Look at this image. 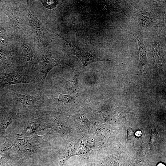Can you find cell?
I'll return each instance as SVG.
<instances>
[{
	"label": "cell",
	"mask_w": 166,
	"mask_h": 166,
	"mask_svg": "<svg viewBox=\"0 0 166 166\" xmlns=\"http://www.w3.org/2000/svg\"><path fill=\"white\" fill-rule=\"evenodd\" d=\"M35 55L38 64L37 79L38 82L42 85L49 72L57 65L64 64L73 69L72 62L66 56H60L56 53L45 51L37 52Z\"/></svg>",
	"instance_id": "6da1fadb"
},
{
	"label": "cell",
	"mask_w": 166,
	"mask_h": 166,
	"mask_svg": "<svg viewBox=\"0 0 166 166\" xmlns=\"http://www.w3.org/2000/svg\"><path fill=\"white\" fill-rule=\"evenodd\" d=\"M37 82L35 73L20 65H13L5 73L0 74V87L2 88L18 84H33Z\"/></svg>",
	"instance_id": "7a4b0ae2"
},
{
	"label": "cell",
	"mask_w": 166,
	"mask_h": 166,
	"mask_svg": "<svg viewBox=\"0 0 166 166\" xmlns=\"http://www.w3.org/2000/svg\"><path fill=\"white\" fill-rule=\"evenodd\" d=\"M69 45L70 47V54L77 56L81 60L84 66H86L94 62L100 61H108L105 57L101 55L90 50L82 48L69 41L60 36Z\"/></svg>",
	"instance_id": "3957f363"
},
{
	"label": "cell",
	"mask_w": 166,
	"mask_h": 166,
	"mask_svg": "<svg viewBox=\"0 0 166 166\" xmlns=\"http://www.w3.org/2000/svg\"><path fill=\"white\" fill-rule=\"evenodd\" d=\"M14 95L16 100L22 106V111L25 113H30L36 110L43 102V90L34 95L16 93Z\"/></svg>",
	"instance_id": "277c9868"
},
{
	"label": "cell",
	"mask_w": 166,
	"mask_h": 166,
	"mask_svg": "<svg viewBox=\"0 0 166 166\" xmlns=\"http://www.w3.org/2000/svg\"><path fill=\"white\" fill-rule=\"evenodd\" d=\"M28 20L33 33L36 39L41 43L44 42L46 38V31L38 18L29 10L27 11Z\"/></svg>",
	"instance_id": "5b68a950"
},
{
	"label": "cell",
	"mask_w": 166,
	"mask_h": 166,
	"mask_svg": "<svg viewBox=\"0 0 166 166\" xmlns=\"http://www.w3.org/2000/svg\"><path fill=\"white\" fill-rule=\"evenodd\" d=\"M45 124L40 118H30L26 122V124L21 136L30 137L37 135V132L44 129Z\"/></svg>",
	"instance_id": "8992f818"
},
{
	"label": "cell",
	"mask_w": 166,
	"mask_h": 166,
	"mask_svg": "<svg viewBox=\"0 0 166 166\" xmlns=\"http://www.w3.org/2000/svg\"><path fill=\"white\" fill-rule=\"evenodd\" d=\"M5 13L8 16L11 25L17 29H20L24 22L21 11L15 4L6 8Z\"/></svg>",
	"instance_id": "52a82bcc"
},
{
	"label": "cell",
	"mask_w": 166,
	"mask_h": 166,
	"mask_svg": "<svg viewBox=\"0 0 166 166\" xmlns=\"http://www.w3.org/2000/svg\"><path fill=\"white\" fill-rule=\"evenodd\" d=\"M15 62L14 57L9 51L0 49V68L9 67Z\"/></svg>",
	"instance_id": "ba28073f"
},
{
	"label": "cell",
	"mask_w": 166,
	"mask_h": 166,
	"mask_svg": "<svg viewBox=\"0 0 166 166\" xmlns=\"http://www.w3.org/2000/svg\"><path fill=\"white\" fill-rule=\"evenodd\" d=\"M13 119L10 114H4L0 116V138L5 137L6 130L12 122Z\"/></svg>",
	"instance_id": "9c48e42d"
},
{
	"label": "cell",
	"mask_w": 166,
	"mask_h": 166,
	"mask_svg": "<svg viewBox=\"0 0 166 166\" xmlns=\"http://www.w3.org/2000/svg\"><path fill=\"white\" fill-rule=\"evenodd\" d=\"M55 99L58 101L61 102L64 104H70L74 102L75 100L71 96L59 93L58 97Z\"/></svg>",
	"instance_id": "30bf717a"
},
{
	"label": "cell",
	"mask_w": 166,
	"mask_h": 166,
	"mask_svg": "<svg viewBox=\"0 0 166 166\" xmlns=\"http://www.w3.org/2000/svg\"><path fill=\"white\" fill-rule=\"evenodd\" d=\"M43 6L46 8L52 9L56 7L58 4L57 0H41Z\"/></svg>",
	"instance_id": "8fae6325"
},
{
	"label": "cell",
	"mask_w": 166,
	"mask_h": 166,
	"mask_svg": "<svg viewBox=\"0 0 166 166\" xmlns=\"http://www.w3.org/2000/svg\"><path fill=\"white\" fill-rule=\"evenodd\" d=\"M10 156L6 153H0V166H9Z\"/></svg>",
	"instance_id": "7c38bea8"
},
{
	"label": "cell",
	"mask_w": 166,
	"mask_h": 166,
	"mask_svg": "<svg viewBox=\"0 0 166 166\" xmlns=\"http://www.w3.org/2000/svg\"><path fill=\"white\" fill-rule=\"evenodd\" d=\"M151 134L149 142L151 144H154L157 142L159 138V136L155 129L151 128Z\"/></svg>",
	"instance_id": "4fadbf2b"
},
{
	"label": "cell",
	"mask_w": 166,
	"mask_h": 166,
	"mask_svg": "<svg viewBox=\"0 0 166 166\" xmlns=\"http://www.w3.org/2000/svg\"><path fill=\"white\" fill-rule=\"evenodd\" d=\"M7 38L6 31L3 28L0 26V42L5 43Z\"/></svg>",
	"instance_id": "5bb4252c"
},
{
	"label": "cell",
	"mask_w": 166,
	"mask_h": 166,
	"mask_svg": "<svg viewBox=\"0 0 166 166\" xmlns=\"http://www.w3.org/2000/svg\"><path fill=\"white\" fill-rule=\"evenodd\" d=\"M134 132L131 128H129L128 130L127 138L129 140H131L134 136Z\"/></svg>",
	"instance_id": "9a60e30c"
},
{
	"label": "cell",
	"mask_w": 166,
	"mask_h": 166,
	"mask_svg": "<svg viewBox=\"0 0 166 166\" xmlns=\"http://www.w3.org/2000/svg\"><path fill=\"white\" fill-rule=\"evenodd\" d=\"M142 134L141 132L140 131L138 130L135 133L136 136H139L141 135Z\"/></svg>",
	"instance_id": "2e32d148"
},
{
	"label": "cell",
	"mask_w": 166,
	"mask_h": 166,
	"mask_svg": "<svg viewBox=\"0 0 166 166\" xmlns=\"http://www.w3.org/2000/svg\"><path fill=\"white\" fill-rule=\"evenodd\" d=\"M157 166H165L164 164H163L161 163H160L158 164Z\"/></svg>",
	"instance_id": "e0dca14e"
}]
</instances>
